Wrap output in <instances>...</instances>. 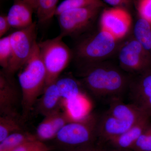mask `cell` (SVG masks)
Wrapping results in <instances>:
<instances>
[{"label": "cell", "instance_id": "4fadbf2b", "mask_svg": "<svg viewBox=\"0 0 151 151\" xmlns=\"http://www.w3.org/2000/svg\"><path fill=\"white\" fill-rule=\"evenodd\" d=\"M36 103L37 111L44 117L62 110L64 105L56 82L45 85L41 97Z\"/></svg>", "mask_w": 151, "mask_h": 151}, {"label": "cell", "instance_id": "e0dca14e", "mask_svg": "<svg viewBox=\"0 0 151 151\" xmlns=\"http://www.w3.org/2000/svg\"><path fill=\"white\" fill-rule=\"evenodd\" d=\"M55 82L64 106L68 103L81 98L82 94L81 85L73 77H59Z\"/></svg>", "mask_w": 151, "mask_h": 151}, {"label": "cell", "instance_id": "603a6c76", "mask_svg": "<svg viewBox=\"0 0 151 151\" xmlns=\"http://www.w3.org/2000/svg\"><path fill=\"white\" fill-rule=\"evenodd\" d=\"M57 134L52 123L49 116H45L40 123L36 131L35 136L38 140L45 142L54 140Z\"/></svg>", "mask_w": 151, "mask_h": 151}, {"label": "cell", "instance_id": "83f0119b", "mask_svg": "<svg viewBox=\"0 0 151 151\" xmlns=\"http://www.w3.org/2000/svg\"><path fill=\"white\" fill-rule=\"evenodd\" d=\"M101 148L102 147L94 143L62 151H101Z\"/></svg>", "mask_w": 151, "mask_h": 151}, {"label": "cell", "instance_id": "277c9868", "mask_svg": "<svg viewBox=\"0 0 151 151\" xmlns=\"http://www.w3.org/2000/svg\"><path fill=\"white\" fill-rule=\"evenodd\" d=\"M61 35L38 43L40 52L46 69L45 85L55 82L69 64L71 58L70 49Z\"/></svg>", "mask_w": 151, "mask_h": 151}, {"label": "cell", "instance_id": "d6a6232c", "mask_svg": "<svg viewBox=\"0 0 151 151\" xmlns=\"http://www.w3.org/2000/svg\"><path fill=\"white\" fill-rule=\"evenodd\" d=\"M50 148L49 147H45L44 148L40 150H38L36 151H50Z\"/></svg>", "mask_w": 151, "mask_h": 151}, {"label": "cell", "instance_id": "8fae6325", "mask_svg": "<svg viewBox=\"0 0 151 151\" xmlns=\"http://www.w3.org/2000/svg\"><path fill=\"white\" fill-rule=\"evenodd\" d=\"M11 76L1 71L0 74V114L1 116L19 117L17 106L20 94Z\"/></svg>", "mask_w": 151, "mask_h": 151}, {"label": "cell", "instance_id": "7a4b0ae2", "mask_svg": "<svg viewBox=\"0 0 151 151\" xmlns=\"http://www.w3.org/2000/svg\"><path fill=\"white\" fill-rule=\"evenodd\" d=\"M20 70L18 81L21 89L22 118L25 120L42 94L46 84V69L37 42L29 59Z\"/></svg>", "mask_w": 151, "mask_h": 151}, {"label": "cell", "instance_id": "2e32d148", "mask_svg": "<svg viewBox=\"0 0 151 151\" xmlns=\"http://www.w3.org/2000/svg\"><path fill=\"white\" fill-rule=\"evenodd\" d=\"M107 112L119 120L133 124L148 115L133 104L123 103L121 99L110 101V107Z\"/></svg>", "mask_w": 151, "mask_h": 151}, {"label": "cell", "instance_id": "3957f363", "mask_svg": "<svg viewBox=\"0 0 151 151\" xmlns=\"http://www.w3.org/2000/svg\"><path fill=\"white\" fill-rule=\"evenodd\" d=\"M98 117L92 114L69 122L53 140L55 145L62 151L94 144L98 139Z\"/></svg>", "mask_w": 151, "mask_h": 151}, {"label": "cell", "instance_id": "9c48e42d", "mask_svg": "<svg viewBox=\"0 0 151 151\" xmlns=\"http://www.w3.org/2000/svg\"><path fill=\"white\" fill-rule=\"evenodd\" d=\"M100 22V29L109 32L119 41L129 32L132 26V18L125 8L112 7L102 12Z\"/></svg>", "mask_w": 151, "mask_h": 151}, {"label": "cell", "instance_id": "8992f818", "mask_svg": "<svg viewBox=\"0 0 151 151\" xmlns=\"http://www.w3.org/2000/svg\"><path fill=\"white\" fill-rule=\"evenodd\" d=\"M36 22L28 27L18 29L10 34L12 55L5 72L13 75L26 63L36 43Z\"/></svg>", "mask_w": 151, "mask_h": 151}, {"label": "cell", "instance_id": "cb8c5ba5", "mask_svg": "<svg viewBox=\"0 0 151 151\" xmlns=\"http://www.w3.org/2000/svg\"><path fill=\"white\" fill-rule=\"evenodd\" d=\"M12 55L10 35L0 40V65L6 70L8 66Z\"/></svg>", "mask_w": 151, "mask_h": 151}, {"label": "cell", "instance_id": "484cf974", "mask_svg": "<svg viewBox=\"0 0 151 151\" xmlns=\"http://www.w3.org/2000/svg\"><path fill=\"white\" fill-rule=\"evenodd\" d=\"M136 7L139 17L151 24V0H137Z\"/></svg>", "mask_w": 151, "mask_h": 151}, {"label": "cell", "instance_id": "f546056e", "mask_svg": "<svg viewBox=\"0 0 151 151\" xmlns=\"http://www.w3.org/2000/svg\"><path fill=\"white\" fill-rule=\"evenodd\" d=\"M105 3L113 7H121L127 9L131 5L133 0H103Z\"/></svg>", "mask_w": 151, "mask_h": 151}, {"label": "cell", "instance_id": "ba28073f", "mask_svg": "<svg viewBox=\"0 0 151 151\" xmlns=\"http://www.w3.org/2000/svg\"><path fill=\"white\" fill-rule=\"evenodd\" d=\"M119 59L121 68L127 72L140 74L151 69V55L134 37L120 48Z\"/></svg>", "mask_w": 151, "mask_h": 151}, {"label": "cell", "instance_id": "4dcf8cb0", "mask_svg": "<svg viewBox=\"0 0 151 151\" xmlns=\"http://www.w3.org/2000/svg\"><path fill=\"white\" fill-rule=\"evenodd\" d=\"M22 1L27 3L33 9L34 11H36L37 9V0H22Z\"/></svg>", "mask_w": 151, "mask_h": 151}, {"label": "cell", "instance_id": "1f68e13d", "mask_svg": "<svg viewBox=\"0 0 151 151\" xmlns=\"http://www.w3.org/2000/svg\"><path fill=\"white\" fill-rule=\"evenodd\" d=\"M101 151H133L131 150H120V149L113 148L111 149V150H106V149H103L102 147Z\"/></svg>", "mask_w": 151, "mask_h": 151}, {"label": "cell", "instance_id": "ffe728a7", "mask_svg": "<svg viewBox=\"0 0 151 151\" xmlns=\"http://www.w3.org/2000/svg\"><path fill=\"white\" fill-rule=\"evenodd\" d=\"M23 130L19 117L1 116L0 117V142L13 133Z\"/></svg>", "mask_w": 151, "mask_h": 151}, {"label": "cell", "instance_id": "52a82bcc", "mask_svg": "<svg viewBox=\"0 0 151 151\" xmlns=\"http://www.w3.org/2000/svg\"><path fill=\"white\" fill-rule=\"evenodd\" d=\"M101 8L88 7L63 12L57 16L61 31L60 35L63 37L75 35L86 30L93 23Z\"/></svg>", "mask_w": 151, "mask_h": 151}, {"label": "cell", "instance_id": "7402d4cb", "mask_svg": "<svg viewBox=\"0 0 151 151\" xmlns=\"http://www.w3.org/2000/svg\"><path fill=\"white\" fill-rule=\"evenodd\" d=\"M104 5L102 0H65L58 6L55 16H58L68 10L92 6L103 8Z\"/></svg>", "mask_w": 151, "mask_h": 151}, {"label": "cell", "instance_id": "44dd1931", "mask_svg": "<svg viewBox=\"0 0 151 151\" xmlns=\"http://www.w3.org/2000/svg\"><path fill=\"white\" fill-rule=\"evenodd\" d=\"M58 0H37L36 12L38 20L45 23L55 16Z\"/></svg>", "mask_w": 151, "mask_h": 151}, {"label": "cell", "instance_id": "d4e9b609", "mask_svg": "<svg viewBox=\"0 0 151 151\" xmlns=\"http://www.w3.org/2000/svg\"><path fill=\"white\" fill-rule=\"evenodd\" d=\"M132 150L151 151V123L138 138Z\"/></svg>", "mask_w": 151, "mask_h": 151}, {"label": "cell", "instance_id": "4316f807", "mask_svg": "<svg viewBox=\"0 0 151 151\" xmlns=\"http://www.w3.org/2000/svg\"><path fill=\"white\" fill-rule=\"evenodd\" d=\"M46 147L44 143L36 140L23 144L12 151H36Z\"/></svg>", "mask_w": 151, "mask_h": 151}, {"label": "cell", "instance_id": "ac0fdd59", "mask_svg": "<svg viewBox=\"0 0 151 151\" xmlns=\"http://www.w3.org/2000/svg\"><path fill=\"white\" fill-rule=\"evenodd\" d=\"M38 140L35 134L22 131L13 133L0 142V151H12L25 143Z\"/></svg>", "mask_w": 151, "mask_h": 151}, {"label": "cell", "instance_id": "f1b7e54d", "mask_svg": "<svg viewBox=\"0 0 151 151\" xmlns=\"http://www.w3.org/2000/svg\"><path fill=\"white\" fill-rule=\"evenodd\" d=\"M11 27L6 16L1 15L0 16V37H3Z\"/></svg>", "mask_w": 151, "mask_h": 151}, {"label": "cell", "instance_id": "6da1fadb", "mask_svg": "<svg viewBox=\"0 0 151 151\" xmlns=\"http://www.w3.org/2000/svg\"><path fill=\"white\" fill-rule=\"evenodd\" d=\"M81 78L84 86L93 95L110 101L121 100L132 80L122 68L103 61L84 64Z\"/></svg>", "mask_w": 151, "mask_h": 151}, {"label": "cell", "instance_id": "5bb4252c", "mask_svg": "<svg viewBox=\"0 0 151 151\" xmlns=\"http://www.w3.org/2000/svg\"><path fill=\"white\" fill-rule=\"evenodd\" d=\"M151 117L148 115L144 116L129 130L107 142L113 148L132 150L138 138L150 124Z\"/></svg>", "mask_w": 151, "mask_h": 151}, {"label": "cell", "instance_id": "5b68a950", "mask_svg": "<svg viewBox=\"0 0 151 151\" xmlns=\"http://www.w3.org/2000/svg\"><path fill=\"white\" fill-rule=\"evenodd\" d=\"M118 41L111 34L100 29L79 42L76 48V55L84 64L102 62L113 54Z\"/></svg>", "mask_w": 151, "mask_h": 151}, {"label": "cell", "instance_id": "7c38bea8", "mask_svg": "<svg viewBox=\"0 0 151 151\" xmlns=\"http://www.w3.org/2000/svg\"><path fill=\"white\" fill-rule=\"evenodd\" d=\"M135 124L119 120L106 111L100 118H98V139L107 142L111 139L123 134Z\"/></svg>", "mask_w": 151, "mask_h": 151}, {"label": "cell", "instance_id": "d6986e66", "mask_svg": "<svg viewBox=\"0 0 151 151\" xmlns=\"http://www.w3.org/2000/svg\"><path fill=\"white\" fill-rule=\"evenodd\" d=\"M134 37L151 55V24L139 17L134 27Z\"/></svg>", "mask_w": 151, "mask_h": 151}, {"label": "cell", "instance_id": "9a60e30c", "mask_svg": "<svg viewBox=\"0 0 151 151\" xmlns=\"http://www.w3.org/2000/svg\"><path fill=\"white\" fill-rule=\"evenodd\" d=\"M34 10L22 0H14L13 4L9 10L7 18L11 27L20 29L32 24V14Z\"/></svg>", "mask_w": 151, "mask_h": 151}, {"label": "cell", "instance_id": "30bf717a", "mask_svg": "<svg viewBox=\"0 0 151 151\" xmlns=\"http://www.w3.org/2000/svg\"><path fill=\"white\" fill-rule=\"evenodd\" d=\"M128 92L131 104L151 117V69L132 79Z\"/></svg>", "mask_w": 151, "mask_h": 151}]
</instances>
